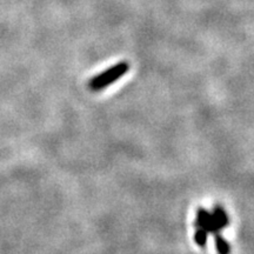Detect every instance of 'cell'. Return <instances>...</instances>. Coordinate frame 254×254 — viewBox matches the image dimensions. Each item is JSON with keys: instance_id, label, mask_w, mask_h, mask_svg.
<instances>
[{"instance_id": "1", "label": "cell", "mask_w": 254, "mask_h": 254, "mask_svg": "<svg viewBox=\"0 0 254 254\" xmlns=\"http://www.w3.org/2000/svg\"><path fill=\"white\" fill-rule=\"evenodd\" d=\"M129 69V65L126 62H120L116 65L111 66L106 71L99 73L97 77L90 80V88L92 91H100L110 86L111 84L119 80L123 75H125Z\"/></svg>"}, {"instance_id": "2", "label": "cell", "mask_w": 254, "mask_h": 254, "mask_svg": "<svg viewBox=\"0 0 254 254\" xmlns=\"http://www.w3.org/2000/svg\"><path fill=\"white\" fill-rule=\"evenodd\" d=\"M212 215H213L214 220L217 222L219 228H220V231L224 230V228H226L228 226V224H230V218H228L227 212L225 211L220 205L214 206Z\"/></svg>"}, {"instance_id": "3", "label": "cell", "mask_w": 254, "mask_h": 254, "mask_svg": "<svg viewBox=\"0 0 254 254\" xmlns=\"http://www.w3.org/2000/svg\"><path fill=\"white\" fill-rule=\"evenodd\" d=\"M212 221V213H209L207 209L200 207L196 211V218H195V227H201L207 231Z\"/></svg>"}, {"instance_id": "4", "label": "cell", "mask_w": 254, "mask_h": 254, "mask_svg": "<svg viewBox=\"0 0 254 254\" xmlns=\"http://www.w3.org/2000/svg\"><path fill=\"white\" fill-rule=\"evenodd\" d=\"M214 236V244L219 254H231V246L230 243L221 236L220 232L213 234Z\"/></svg>"}, {"instance_id": "5", "label": "cell", "mask_w": 254, "mask_h": 254, "mask_svg": "<svg viewBox=\"0 0 254 254\" xmlns=\"http://www.w3.org/2000/svg\"><path fill=\"white\" fill-rule=\"evenodd\" d=\"M208 232L204 230V228L201 227H196V231L194 233V241L195 244L198 245L199 247H201V249H204L206 246V244H207V239H208Z\"/></svg>"}]
</instances>
